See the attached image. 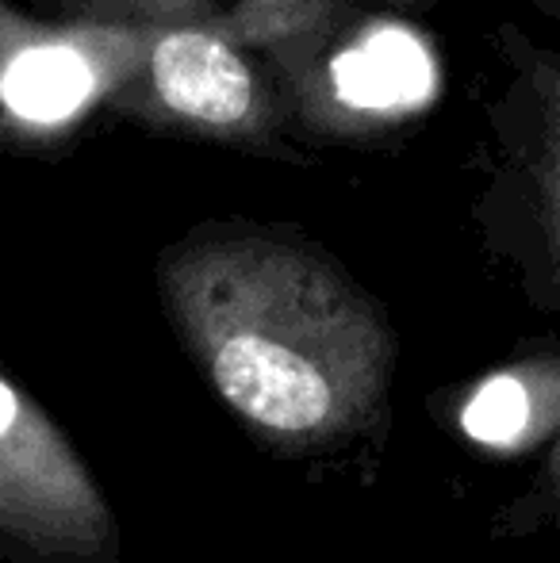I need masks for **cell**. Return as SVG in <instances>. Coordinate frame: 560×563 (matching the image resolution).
I'll return each instance as SVG.
<instances>
[{
	"label": "cell",
	"mask_w": 560,
	"mask_h": 563,
	"mask_svg": "<svg viewBox=\"0 0 560 563\" xmlns=\"http://www.w3.org/2000/svg\"><path fill=\"white\" fill-rule=\"evenodd\" d=\"M162 284L216 395L265 438L327 445L381 407L392 334L322 253L270 234L200 238L165 257Z\"/></svg>",
	"instance_id": "6da1fadb"
},
{
	"label": "cell",
	"mask_w": 560,
	"mask_h": 563,
	"mask_svg": "<svg viewBox=\"0 0 560 563\" xmlns=\"http://www.w3.org/2000/svg\"><path fill=\"white\" fill-rule=\"evenodd\" d=\"M0 537L58 560H97L116 521L69 438L0 376Z\"/></svg>",
	"instance_id": "7a4b0ae2"
},
{
	"label": "cell",
	"mask_w": 560,
	"mask_h": 563,
	"mask_svg": "<svg viewBox=\"0 0 560 563\" xmlns=\"http://www.w3.org/2000/svg\"><path fill=\"white\" fill-rule=\"evenodd\" d=\"M150 85L165 112L211 131H254L262 89L254 69L223 35L208 27H173L150 51Z\"/></svg>",
	"instance_id": "3957f363"
},
{
	"label": "cell",
	"mask_w": 560,
	"mask_h": 563,
	"mask_svg": "<svg viewBox=\"0 0 560 563\" xmlns=\"http://www.w3.org/2000/svg\"><path fill=\"white\" fill-rule=\"evenodd\" d=\"M433 92V62L404 27H376L334 62V97L350 112H407Z\"/></svg>",
	"instance_id": "277c9868"
},
{
	"label": "cell",
	"mask_w": 560,
	"mask_h": 563,
	"mask_svg": "<svg viewBox=\"0 0 560 563\" xmlns=\"http://www.w3.org/2000/svg\"><path fill=\"white\" fill-rule=\"evenodd\" d=\"M8 54L12 58L0 62V104L20 123H62L81 112V104L97 89L89 58L58 38H28Z\"/></svg>",
	"instance_id": "5b68a950"
},
{
	"label": "cell",
	"mask_w": 560,
	"mask_h": 563,
	"mask_svg": "<svg viewBox=\"0 0 560 563\" xmlns=\"http://www.w3.org/2000/svg\"><path fill=\"white\" fill-rule=\"evenodd\" d=\"M534 387L523 376H492L464 407V430L480 445L510 449L534 433Z\"/></svg>",
	"instance_id": "8992f818"
},
{
	"label": "cell",
	"mask_w": 560,
	"mask_h": 563,
	"mask_svg": "<svg viewBox=\"0 0 560 563\" xmlns=\"http://www.w3.org/2000/svg\"><path fill=\"white\" fill-rule=\"evenodd\" d=\"M541 4H546V8H549V12H557V0H541Z\"/></svg>",
	"instance_id": "52a82bcc"
}]
</instances>
